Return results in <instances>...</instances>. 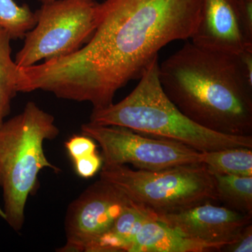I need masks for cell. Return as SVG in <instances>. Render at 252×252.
Returning a JSON list of instances; mask_svg holds the SVG:
<instances>
[{
	"label": "cell",
	"mask_w": 252,
	"mask_h": 252,
	"mask_svg": "<svg viewBox=\"0 0 252 252\" xmlns=\"http://www.w3.org/2000/svg\"><path fill=\"white\" fill-rule=\"evenodd\" d=\"M203 0H104L97 4L94 34L74 54L20 67L21 93L43 91L59 98L113 103L119 89L139 79L172 41L190 39Z\"/></svg>",
	"instance_id": "cell-1"
},
{
	"label": "cell",
	"mask_w": 252,
	"mask_h": 252,
	"mask_svg": "<svg viewBox=\"0 0 252 252\" xmlns=\"http://www.w3.org/2000/svg\"><path fill=\"white\" fill-rule=\"evenodd\" d=\"M158 77L167 97L190 120L220 133L252 135V79L239 55L189 41L159 63Z\"/></svg>",
	"instance_id": "cell-2"
},
{
	"label": "cell",
	"mask_w": 252,
	"mask_h": 252,
	"mask_svg": "<svg viewBox=\"0 0 252 252\" xmlns=\"http://www.w3.org/2000/svg\"><path fill=\"white\" fill-rule=\"evenodd\" d=\"M158 57L151 63L128 95L117 103L93 109L90 123L117 126L175 141L200 152L231 147L252 149V135H231L209 130L185 115L164 92Z\"/></svg>",
	"instance_id": "cell-3"
},
{
	"label": "cell",
	"mask_w": 252,
	"mask_h": 252,
	"mask_svg": "<svg viewBox=\"0 0 252 252\" xmlns=\"http://www.w3.org/2000/svg\"><path fill=\"white\" fill-rule=\"evenodd\" d=\"M54 116L28 102L23 112L0 126V187L4 198V220L16 231L22 229L28 197L38 175L49 167L59 172L44 151L46 140L59 135Z\"/></svg>",
	"instance_id": "cell-4"
},
{
	"label": "cell",
	"mask_w": 252,
	"mask_h": 252,
	"mask_svg": "<svg viewBox=\"0 0 252 252\" xmlns=\"http://www.w3.org/2000/svg\"><path fill=\"white\" fill-rule=\"evenodd\" d=\"M100 170V180L116 186L157 215L218 200L215 177L203 163L160 170H132L126 165L102 166Z\"/></svg>",
	"instance_id": "cell-5"
},
{
	"label": "cell",
	"mask_w": 252,
	"mask_h": 252,
	"mask_svg": "<svg viewBox=\"0 0 252 252\" xmlns=\"http://www.w3.org/2000/svg\"><path fill=\"white\" fill-rule=\"evenodd\" d=\"M94 0H56L35 11L36 23L16 55L18 67H26L74 54L89 40L97 25Z\"/></svg>",
	"instance_id": "cell-6"
},
{
	"label": "cell",
	"mask_w": 252,
	"mask_h": 252,
	"mask_svg": "<svg viewBox=\"0 0 252 252\" xmlns=\"http://www.w3.org/2000/svg\"><path fill=\"white\" fill-rule=\"evenodd\" d=\"M102 149V166L127 164L138 170H160L201 163L200 152L175 141L146 135L117 126L88 123L81 127Z\"/></svg>",
	"instance_id": "cell-7"
},
{
	"label": "cell",
	"mask_w": 252,
	"mask_h": 252,
	"mask_svg": "<svg viewBox=\"0 0 252 252\" xmlns=\"http://www.w3.org/2000/svg\"><path fill=\"white\" fill-rule=\"evenodd\" d=\"M134 203L120 189L99 179L68 207L64 220L66 243L57 251L87 252Z\"/></svg>",
	"instance_id": "cell-8"
},
{
	"label": "cell",
	"mask_w": 252,
	"mask_h": 252,
	"mask_svg": "<svg viewBox=\"0 0 252 252\" xmlns=\"http://www.w3.org/2000/svg\"><path fill=\"white\" fill-rule=\"evenodd\" d=\"M252 215L212 202L195 205L182 211L157 215V220L178 230L187 238L223 248L233 243L242 230L252 223Z\"/></svg>",
	"instance_id": "cell-9"
},
{
	"label": "cell",
	"mask_w": 252,
	"mask_h": 252,
	"mask_svg": "<svg viewBox=\"0 0 252 252\" xmlns=\"http://www.w3.org/2000/svg\"><path fill=\"white\" fill-rule=\"evenodd\" d=\"M190 40L200 47L228 54L252 50L240 25L238 0H203L201 20Z\"/></svg>",
	"instance_id": "cell-10"
},
{
	"label": "cell",
	"mask_w": 252,
	"mask_h": 252,
	"mask_svg": "<svg viewBox=\"0 0 252 252\" xmlns=\"http://www.w3.org/2000/svg\"><path fill=\"white\" fill-rule=\"evenodd\" d=\"M220 251L214 245L187 238L160 220H149L137 233L130 252H206Z\"/></svg>",
	"instance_id": "cell-11"
},
{
	"label": "cell",
	"mask_w": 252,
	"mask_h": 252,
	"mask_svg": "<svg viewBox=\"0 0 252 252\" xmlns=\"http://www.w3.org/2000/svg\"><path fill=\"white\" fill-rule=\"evenodd\" d=\"M154 220H157L155 212L134 203L118 217L87 252H130L137 233L146 223Z\"/></svg>",
	"instance_id": "cell-12"
},
{
	"label": "cell",
	"mask_w": 252,
	"mask_h": 252,
	"mask_svg": "<svg viewBox=\"0 0 252 252\" xmlns=\"http://www.w3.org/2000/svg\"><path fill=\"white\" fill-rule=\"evenodd\" d=\"M200 162L212 174L252 177V150L231 147L200 152Z\"/></svg>",
	"instance_id": "cell-13"
},
{
	"label": "cell",
	"mask_w": 252,
	"mask_h": 252,
	"mask_svg": "<svg viewBox=\"0 0 252 252\" xmlns=\"http://www.w3.org/2000/svg\"><path fill=\"white\" fill-rule=\"evenodd\" d=\"M218 200L232 210L252 215V177L212 174Z\"/></svg>",
	"instance_id": "cell-14"
},
{
	"label": "cell",
	"mask_w": 252,
	"mask_h": 252,
	"mask_svg": "<svg viewBox=\"0 0 252 252\" xmlns=\"http://www.w3.org/2000/svg\"><path fill=\"white\" fill-rule=\"evenodd\" d=\"M9 34L0 29V126L11 111V102L18 93V67L11 59Z\"/></svg>",
	"instance_id": "cell-15"
},
{
	"label": "cell",
	"mask_w": 252,
	"mask_h": 252,
	"mask_svg": "<svg viewBox=\"0 0 252 252\" xmlns=\"http://www.w3.org/2000/svg\"><path fill=\"white\" fill-rule=\"evenodd\" d=\"M36 23L35 12L28 5L19 6L14 0H0V29L11 39H23Z\"/></svg>",
	"instance_id": "cell-16"
},
{
	"label": "cell",
	"mask_w": 252,
	"mask_h": 252,
	"mask_svg": "<svg viewBox=\"0 0 252 252\" xmlns=\"http://www.w3.org/2000/svg\"><path fill=\"white\" fill-rule=\"evenodd\" d=\"M69 157L72 160L91 155L97 152V145L95 142L88 136L74 135L65 142Z\"/></svg>",
	"instance_id": "cell-17"
},
{
	"label": "cell",
	"mask_w": 252,
	"mask_h": 252,
	"mask_svg": "<svg viewBox=\"0 0 252 252\" xmlns=\"http://www.w3.org/2000/svg\"><path fill=\"white\" fill-rule=\"evenodd\" d=\"M77 175L82 178L94 177L102 166V159L97 152L73 160Z\"/></svg>",
	"instance_id": "cell-18"
},
{
	"label": "cell",
	"mask_w": 252,
	"mask_h": 252,
	"mask_svg": "<svg viewBox=\"0 0 252 252\" xmlns=\"http://www.w3.org/2000/svg\"><path fill=\"white\" fill-rule=\"evenodd\" d=\"M238 6L244 36L252 44V0H238Z\"/></svg>",
	"instance_id": "cell-19"
},
{
	"label": "cell",
	"mask_w": 252,
	"mask_h": 252,
	"mask_svg": "<svg viewBox=\"0 0 252 252\" xmlns=\"http://www.w3.org/2000/svg\"><path fill=\"white\" fill-rule=\"evenodd\" d=\"M220 251L228 252H252V223L245 227L233 243L225 245Z\"/></svg>",
	"instance_id": "cell-20"
},
{
	"label": "cell",
	"mask_w": 252,
	"mask_h": 252,
	"mask_svg": "<svg viewBox=\"0 0 252 252\" xmlns=\"http://www.w3.org/2000/svg\"><path fill=\"white\" fill-rule=\"evenodd\" d=\"M43 4H48V3L53 2V1H56V0H39Z\"/></svg>",
	"instance_id": "cell-21"
},
{
	"label": "cell",
	"mask_w": 252,
	"mask_h": 252,
	"mask_svg": "<svg viewBox=\"0 0 252 252\" xmlns=\"http://www.w3.org/2000/svg\"><path fill=\"white\" fill-rule=\"evenodd\" d=\"M0 217H1V218L3 219V220H4V211H3L2 209L0 207Z\"/></svg>",
	"instance_id": "cell-22"
}]
</instances>
